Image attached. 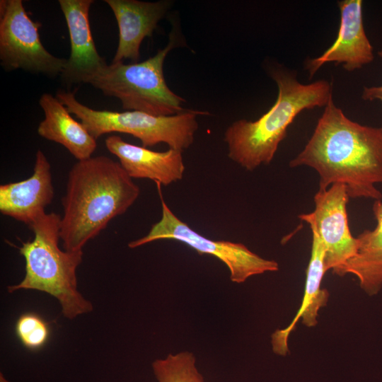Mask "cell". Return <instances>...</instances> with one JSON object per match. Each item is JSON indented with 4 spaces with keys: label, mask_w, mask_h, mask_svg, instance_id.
<instances>
[{
    "label": "cell",
    "mask_w": 382,
    "mask_h": 382,
    "mask_svg": "<svg viewBox=\"0 0 382 382\" xmlns=\"http://www.w3.org/2000/svg\"><path fill=\"white\" fill-rule=\"evenodd\" d=\"M319 175V190L341 183L349 198L378 200L382 193V128L360 125L337 108L332 97L303 149L289 162Z\"/></svg>",
    "instance_id": "6da1fadb"
},
{
    "label": "cell",
    "mask_w": 382,
    "mask_h": 382,
    "mask_svg": "<svg viewBox=\"0 0 382 382\" xmlns=\"http://www.w3.org/2000/svg\"><path fill=\"white\" fill-rule=\"evenodd\" d=\"M139 194V187L119 162L103 155L78 161L69 172L62 199L59 232L64 250L83 251Z\"/></svg>",
    "instance_id": "7a4b0ae2"
},
{
    "label": "cell",
    "mask_w": 382,
    "mask_h": 382,
    "mask_svg": "<svg viewBox=\"0 0 382 382\" xmlns=\"http://www.w3.org/2000/svg\"><path fill=\"white\" fill-rule=\"evenodd\" d=\"M278 87V96L270 109L255 121L240 120L224 133L228 156L252 171L273 159L289 126L303 110L325 106L332 95L331 84L319 80L308 84L281 69L270 71Z\"/></svg>",
    "instance_id": "3957f363"
},
{
    "label": "cell",
    "mask_w": 382,
    "mask_h": 382,
    "mask_svg": "<svg viewBox=\"0 0 382 382\" xmlns=\"http://www.w3.org/2000/svg\"><path fill=\"white\" fill-rule=\"evenodd\" d=\"M60 219L55 212L45 213L28 226L34 238L18 248L25 261V274L20 283L8 286V291L47 293L58 300L65 318L74 319L91 312L93 307L78 290L76 270L83 251L70 252L59 246Z\"/></svg>",
    "instance_id": "277c9868"
},
{
    "label": "cell",
    "mask_w": 382,
    "mask_h": 382,
    "mask_svg": "<svg viewBox=\"0 0 382 382\" xmlns=\"http://www.w3.org/2000/svg\"><path fill=\"white\" fill-rule=\"evenodd\" d=\"M173 30L167 45L153 57L137 63H111L88 84L105 96L117 98L125 110L156 116H170L184 110L185 100L173 92L165 81L163 63L169 52L180 42Z\"/></svg>",
    "instance_id": "5b68a950"
},
{
    "label": "cell",
    "mask_w": 382,
    "mask_h": 382,
    "mask_svg": "<svg viewBox=\"0 0 382 382\" xmlns=\"http://www.w3.org/2000/svg\"><path fill=\"white\" fill-rule=\"evenodd\" d=\"M56 97L96 139L108 133L131 134L144 147L159 143L180 151L190 147L198 128L197 117L207 112L186 110L170 116H156L141 111L115 112L92 109L81 103L74 92L58 91Z\"/></svg>",
    "instance_id": "8992f818"
},
{
    "label": "cell",
    "mask_w": 382,
    "mask_h": 382,
    "mask_svg": "<svg viewBox=\"0 0 382 382\" xmlns=\"http://www.w3.org/2000/svg\"><path fill=\"white\" fill-rule=\"evenodd\" d=\"M156 183L162 206L161 219L151 226L147 235L129 242V248L160 239L178 241L199 255H211L220 260L228 268L231 281L238 284L244 282L250 277L279 270L276 261L259 256L243 243L211 240L194 231L173 213L163 199L161 184Z\"/></svg>",
    "instance_id": "52a82bcc"
},
{
    "label": "cell",
    "mask_w": 382,
    "mask_h": 382,
    "mask_svg": "<svg viewBox=\"0 0 382 382\" xmlns=\"http://www.w3.org/2000/svg\"><path fill=\"white\" fill-rule=\"evenodd\" d=\"M40 25L30 18L21 0H1L0 62L6 70L21 69L54 78L61 75L66 59L45 49Z\"/></svg>",
    "instance_id": "ba28073f"
},
{
    "label": "cell",
    "mask_w": 382,
    "mask_h": 382,
    "mask_svg": "<svg viewBox=\"0 0 382 382\" xmlns=\"http://www.w3.org/2000/svg\"><path fill=\"white\" fill-rule=\"evenodd\" d=\"M346 185H331L318 190L314 196L315 209L301 214L306 221L318 235L325 250L324 268L336 274L357 253L358 241L351 233L347 211L349 200Z\"/></svg>",
    "instance_id": "9c48e42d"
},
{
    "label": "cell",
    "mask_w": 382,
    "mask_h": 382,
    "mask_svg": "<svg viewBox=\"0 0 382 382\" xmlns=\"http://www.w3.org/2000/svg\"><path fill=\"white\" fill-rule=\"evenodd\" d=\"M69 30L71 51L60 75L68 85L88 83L108 64L99 54L91 34L89 10L93 0H59Z\"/></svg>",
    "instance_id": "30bf717a"
},
{
    "label": "cell",
    "mask_w": 382,
    "mask_h": 382,
    "mask_svg": "<svg viewBox=\"0 0 382 382\" xmlns=\"http://www.w3.org/2000/svg\"><path fill=\"white\" fill-rule=\"evenodd\" d=\"M337 4L340 24L337 37L321 55L306 61L311 77L325 63L342 64L347 71H352L374 60L373 47L364 28L362 1L343 0Z\"/></svg>",
    "instance_id": "8fae6325"
},
{
    "label": "cell",
    "mask_w": 382,
    "mask_h": 382,
    "mask_svg": "<svg viewBox=\"0 0 382 382\" xmlns=\"http://www.w3.org/2000/svg\"><path fill=\"white\" fill-rule=\"evenodd\" d=\"M54 197L51 166L37 150L33 175L22 181L0 185V212L28 226L45 214Z\"/></svg>",
    "instance_id": "7c38bea8"
},
{
    "label": "cell",
    "mask_w": 382,
    "mask_h": 382,
    "mask_svg": "<svg viewBox=\"0 0 382 382\" xmlns=\"http://www.w3.org/2000/svg\"><path fill=\"white\" fill-rule=\"evenodd\" d=\"M112 11L119 28V42L112 63L129 59L137 63L143 40L151 37L170 7L168 1L105 0Z\"/></svg>",
    "instance_id": "4fadbf2b"
},
{
    "label": "cell",
    "mask_w": 382,
    "mask_h": 382,
    "mask_svg": "<svg viewBox=\"0 0 382 382\" xmlns=\"http://www.w3.org/2000/svg\"><path fill=\"white\" fill-rule=\"evenodd\" d=\"M105 144L132 179H150L167 186L183 177L185 165L180 151H154L126 142L118 135L108 137Z\"/></svg>",
    "instance_id": "5bb4252c"
},
{
    "label": "cell",
    "mask_w": 382,
    "mask_h": 382,
    "mask_svg": "<svg viewBox=\"0 0 382 382\" xmlns=\"http://www.w3.org/2000/svg\"><path fill=\"white\" fill-rule=\"evenodd\" d=\"M311 257L306 270L303 296L296 316L284 329H277L272 334L273 352L280 356L289 353L288 339L299 319L306 326L317 325L319 310L325 306L329 298L326 289L321 288L322 279L326 272L324 268L325 250L318 233L313 229Z\"/></svg>",
    "instance_id": "9a60e30c"
},
{
    "label": "cell",
    "mask_w": 382,
    "mask_h": 382,
    "mask_svg": "<svg viewBox=\"0 0 382 382\" xmlns=\"http://www.w3.org/2000/svg\"><path fill=\"white\" fill-rule=\"evenodd\" d=\"M45 118L38 125V134L63 146L78 161L92 157L96 139L80 122L74 120L67 108L55 96L43 93L39 100Z\"/></svg>",
    "instance_id": "2e32d148"
},
{
    "label": "cell",
    "mask_w": 382,
    "mask_h": 382,
    "mask_svg": "<svg viewBox=\"0 0 382 382\" xmlns=\"http://www.w3.org/2000/svg\"><path fill=\"white\" fill-rule=\"evenodd\" d=\"M372 210L376 220L373 230H364L357 237L356 254L349 259L337 275L356 276L366 294H377L382 288V200H375Z\"/></svg>",
    "instance_id": "e0dca14e"
},
{
    "label": "cell",
    "mask_w": 382,
    "mask_h": 382,
    "mask_svg": "<svg viewBox=\"0 0 382 382\" xmlns=\"http://www.w3.org/2000/svg\"><path fill=\"white\" fill-rule=\"evenodd\" d=\"M195 363L192 352H182L156 359L152 368L158 382H204Z\"/></svg>",
    "instance_id": "ac0fdd59"
},
{
    "label": "cell",
    "mask_w": 382,
    "mask_h": 382,
    "mask_svg": "<svg viewBox=\"0 0 382 382\" xmlns=\"http://www.w3.org/2000/svg\"><path fill=\"white\" fill-rule=\"evenodd\" d=\"M14 330L23 346L30 350L43 347L50 335L48 323L40 315L33 312L21 315L15 323Z\"/></svg>",
    "instance_id": "d6986e66"
},
{
    "label": "cell",
    "mask_w": 382,
    "mask_h": 382,
    "mask_svg": "<svg viewBox=\"0 0 382 382\" xmlns=\"http://www.w3.org/2000/svg\"><path fill=\"white\" fill-rule=\"evenodd\" d=\"M378 54L382 57V49L378 52ZM361 98L364 100L372 101L378 100L382 103V85L379 86L364 87L361 93Z\"/></svg>",
    "instance_id": "ffe728a7"
},
{
    "label": "cell",
    "mask_w": 382,
    "mask_h": 382,
    "mask_svg": "<svg viewBox=\"0 0 382 382\" xmlns=\"http://www.w3.org/2000/svg\"><path fill=\"white\" fill-rule=\"evenodd\" d=\"M1 382H9L8 381H7L4 376H2V374H1V380H0Z\"/></svg>",
    "instance_id": "44dd1931"
}]
</instances>
